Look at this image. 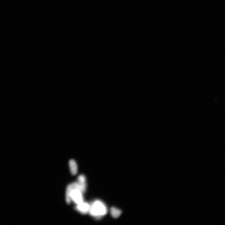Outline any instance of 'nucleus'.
I'll return each instance as SVG.
<instances>
[{
	"label": "nucleus",
	"instance_id": "1",
	"mask_svg": "<svg viewBox=\"0 0 225 225\" xmlns=\"http://www.w3.org/2000/svg\"><path fill=\"white\" fill-rule=\"evenodd\" d=\"M90 205L89 212L96 219H99L107 213V209L105 203L99 200H96Z\"/></svg>",
	"mask_w": 225,
	"mask_h": 225
},
{
	"label": "nucleus",
	"instance_id": "2",
	"mask_svg": "<svg viewBox=\"0 0 225 225\" xmlns=\"http://www.w3.org/2000/svg\"><path fill=\"white\" fill-rule=\"evenodd\" d=\"M70 196L71 201H72L76 205L84 201L83 193L78 189L74 188Z\"/></svg>",
	"mask_w": 225,
	"mask_h": 225
},
{
	"label": "nucleus",
	"instance_id": "3",
	"mask_svg": "<svg viewBox=\"0 0 225 225\" xmlns=\"http://www.w3.org/2000/svg\"><path fill=\"white\" fill-rule=\"evenodd\" d=\"M90 206V205L88 203L83 201L76 205L75 208L78 212L85 215L89 212Z\"/></svg>",
	"mask_w": 225,
	"mask_h": 225
},
{
	"label": "nucleus",
	"instance_id": "4",
	"mask_svg": "<svg viewBox=\"0 0 225 225\" xmlns=\"http://www.w3.org/2000/svg\"><path fill=\"white\" fill-rule=\"evenodd\" d=\"M69 166L71 174L74 176L76 175L78 171V166L76 161L73 159L70 160Z\"/></svg>",
	"mask_w": 225,
	"mask_h": 225
},
{
	"label": "nucleus",
	"instance_id": "5",
	"mask_svg": "<svg viewBox=\"0 0 225 225\" xmlns=\"http://www.w3.org/2000/svg\"><path fill=\"white\" fill-rule=\"evenodd\" d=\"M73 187L74 189H77L80 190L82 193H84L86 190V183L82 184L78 182H75L72 184Z\"/></svg>",
	"mask_w": 225,
	"mask_h": 225
},
{
	"label": "nucleus",
	"instance_id": "6",
	"mask_svg": "<svg viewBox=\"0 0 225 225\" xmlns=\"http://www.w3.org/2000/svg\"><path fill=\"white\" fill-rule=\"evenodd\" d=\"M74 189L72 184H70L68 186L66 191V201L68 204H70L71 202L70 199V193L71 191Z\"/></svg>",
	"mask_w": 225,
	"mask_h": 225
},
{
	"label": "nucleus",
	"instance_id": "7",
	"mask_svg": "<svg viewBox=\"0 0 225 225\" xmlns=\"http://www.w3.org/2000/svg\"><path fill=\"white\" fill-rule=\"evenodd\" d=\"M110 212L112 217L115 218H119L122 213V211L120 209L114 207L111 208Z\"/></svg>",
	"mask_w": 225,
	"mask_h": 225
},
{
	"label": "nucleus",
	"instance_id": "8",
	"mask_svg": "<svg viewBox=\"0 0 225 225\" xmlns=\"http://www.w3.org/2000/svg\"><path fill=\"white\" fill-rule=\"evenodd\" d=\"M77 181L78 182L80 183H86V179L85 177L83 174L80 175V176H78L77 178Z\"/></svg>",
	"mask_w": 225,
	"mask_h": 225
}]
</instances>
